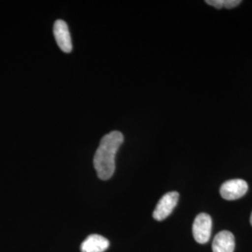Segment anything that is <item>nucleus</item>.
I'll return each mask as SVG.
<instances>
[{
  "instance_id": "obj_7",
  "label": "nucleus",
  "mask_w": 252,
  "mask_h": 252,
  "mask_svg": "<svg viewBox=\"0 0 252 252\" xmlns=\"http://www.w3.org/2000/svg\"><path fill=\"white\" fill-rule=\"evenodd\" d=\"M109 247V241L99 234H91L81 244V252H104Z\"/></svg>"
},
{
  "instance_id": "obj_2",
  "label": "nucleus",
  "mask_w": 252,
  "mask_h": 252,
  "mask_svg": "<svg viewBox=\"0 0 252 252\" xmlns=\"http://www.w3.org/2000/svg\"><path fill=\"white\" fill-rule=\"evenodd\" d=\"M212 231V220L207 213H200L196 216L193 225L192 234L196 242L200 244L207 243L210 239Z\"/></svg>"
},
{
  "instance_id": "obj_6",
  "label": "nucleus",
  "mask_w": 252,
  "mask_h": 252,
  "mask_svg": "<svg viewBox=\"0 0 252 252\" xmlns=\"http://www.w3.org/2000/svg\"><path fill=\"white\" fill-rule=\"evenodd\" d=\"M235 247L234 234L229 231L217 234L212 243L213 252H234Z\"/></svg>"
},
{
  "instance_id": "obj_1",
  "label": "nucleus",
  "mask_w": 252,
  "mask_h": 252,
  "mask_svg": "<svg viewBox=\"0 0 252 252\" xmlns=\"http://www.w3.org/2000/svg\"><path fill=\"white\" fill-rule=\"evenodd\" d=\"M124 142V135L113 131L104 135L94 157V165L100 180H108L115 172V156Z\"/></svg>"
},
{
  "instance_id": "obj_4",
  "label": "nucleus",
  "mask_w": 252,
  "mask_h": 252,
  "mask_svg": "<svg viewBox=\"0 0 252 252\" xmlns=\"http://www.w3.org/2000/svg\"><path fill=\"white\" fill-rule=\"evenodd\" d=\"M248 189L249 186L245 180L236 179L225 181L220 186V192L222 198L232 201L243 197Z\"/></svg>"
},
{
  "instance_id": "obj_5",
  "label": "nucleus",
  "mask_w": 252,
  "mask_h": 252,
  "mask_svg": "<svg viewBox=\"0 0 252 252\" xmlns=\"http://www.w3.org/2000/svg\"><path fill=\"white\" fill-rule=\"evenodd\" d=\"M54 35L55 40L63 53L72 51V41L66 23L63 20H57L54 23Z\"/></svg>"
},
{
  "instance_id": "obj_3",
  "label": "nucleus",
  "mask_w": 252,
  "mask_h": 252,
  "mask_svg": "<svg viewBox=\"0 0 252 252\" xmlns=\"http://www.w3.org/2000/svg\"><path fill=\"white\" fill-rule=\"evenodd\" d=\"M179 197L180 194L177 191H170L165 193L162 198L160 199L153 211V219L158 221L166 219L171 214L172 211L177 206L179 202Z\"/></svg>"
},
{
  "instance_id": "obj_9",
  "label": "nucleus",
  "mask_w": 252,
  "mask_h": 252,
  "mask_svg": "<svg viewBox=\"0 0 252 252\" xmlns=\"http://www.w3.org/2000/svg\"><path fill=\"white\" fill-rule=\"evenodd\" d=\"M251 224H252V215H251Z\"/></svg>"
},
{
  "instance_id": "obj_8",
  "label": "nucleus",
  "mask_w": 252,
  "mask_h": 252,
  "mask_svg": "<svg viewBox=\"0 0 252 252\" xmlns=\"http://www.w3.org/2000/svg\"><path fill=\"white\" fill-rule=\"evenodd\" d=\"M242 1L240 0H207L206 3L207 5L213 6L217 9H233L234 7H237L239 4H241Z\"/></svg>"
}]
</instances>
